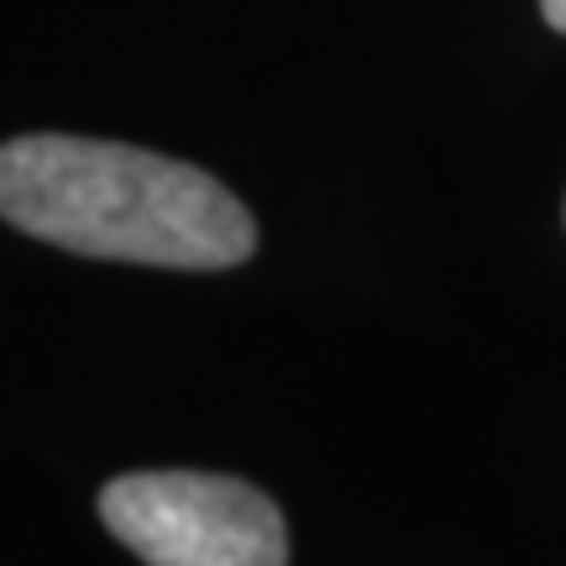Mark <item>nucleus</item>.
Instances as JSON below:
<instances>
[{
	"instance_id": "f257e3e1",
	"label": "nucleus",
	"mask_w": 566,
	"mask_h": 566,
	"mask_svg": "<svg viewBox=\"0 0 566 566\" xmlns=\"http://www.w3.org/2000/svg\"><path fill=\"white\" fill-rule=\"evenodd\" d=\"M0 221L80 258L189 273L258 252L247 205L205 168L59 132L0 147Z\"/></svg>"
},
{
	"instance_id": "f03ea898",
	"label": "nucleus",
	"mask_w": 566,
	"mask_h": 566,
	"mask_svg": "<svg viewBox=\"0 0 566 566\" xmlns=\"http://www.w3.org/2000/svg\"><path fill=\"white\" fill-rule=\"evenodd\" d=\"M105 530L147 566H289L279 504L216 472H126L101 488Z\"/></svg>"
},
{
	"instance_id": "7ed1b4c3",
	"label": "nucleus",
	"mask_w": 566,
	"mask_h": 566,
	"mask_svg": "<svg viewBox=\"0 0 566 566\" xmlns=\"http://www.w3.org/2000/svg\"><path fill=\"white\" fill-rule=\"evenodd\" d=\"M541 11H546V21L556 32H566V0H541Z\"/></svg>"
}]
</instances>
